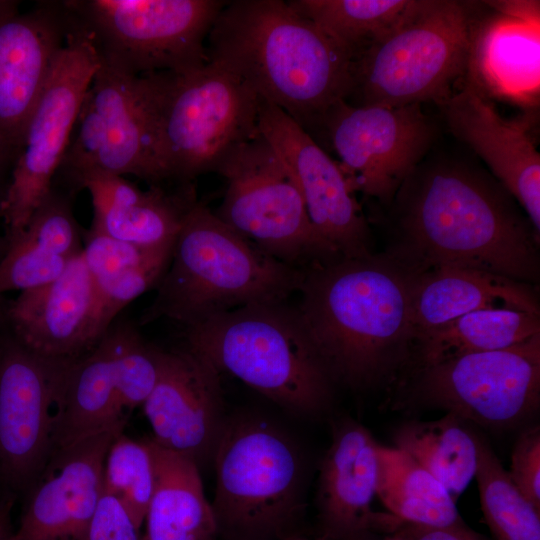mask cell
I'll use <instances>...</instances> for the list:
<instances>
[{
	"label": "cell",
	"instance_id": "cell-44",
	"mask_svg": "<svg viewBox=\"0 0 540 540\" xmlns=\"http://www.w3.org/2000/svg\"><path fill=\"white\" fill-rule=\"evenodd\" d=\"M384 540H404V539L398 534L394 533L393 536L385 538Z\"/></svg>",
	"mask_w": 540,
	"mask_h": 540
},
{
	"label": "cell",
	"instance_id": "cell-3",
	"mask_svg": "<svg viewBox=\"0 0 540 540\" xmlns=\"http://www.w3.org/2000/svg\"><path fill=\"white\" fill-rule=\"evenodd\" d=\"M206 41L208 61L307 132L350 92L351 55L288 1H226Z\"/></svg>",
	"mask_w": 540,
	"mask_h": 540
},
{
	"label": "cell",
	"instance_id": "cell-13",
	"mask_svg": "<svg viewBox=\"0 0 540 540\" xmlns=\"http://www.w3.org/2000/svg\"><path fill=\"white\" fill-rule=\"evenodd\" d=\"M76 124L77 134L55 176L61 177L67 190L77 192L80 178L92 172L133 175L153 185L165 180L139 76L100 62Z\"/></svg>",
	"mask_w": 540,
	"mask_h": 540
},
{
	"label": "cell",
	"instance_id": "cell-43",
	"mask_svg": "<svg viewBox=\"0 0 540 540\" xmlns=\"http://www.w3.org/2000/svg\"><path fill=\"white\" fill-rule=\"evenodd\" d=\"M14 503V495L5 493L0 497V540H9L12 533L10 514Z\"/></svg>",
	"mask_w": 540,
	"mask_h": 540
},
{
	"label": "cell",
	"instance_id": "cell-14",
	"mask_svg": "<svg viewBox=\"0 0 540 540\" xmlns=\"http://www.w3.org/2000/svg\"><path fill=\"white\" fill-rule=\"evenodd\" d=\"M75 359L42 356L13 335L0 340V482L6 493L29 489L50 460Z\"/></svg>",
	"mask_w": 540,
	"mask_h": 540
},
{
	"label": "cell",
	"instance_id": "cell-47",
	"mask_svg": "<svg viewBox=\"0 0 540 540\" xmlns=\"http://www.w3.org/2000/svg\"><path fill=\"white\" fill-rule=\"evenodd\" d=\"M0 219H1V212H0Z\"/></svg>",
	"mask_w": 540,
	"mask_h": 540
},
{
	"label": "cell",
	"instance_id": "cell-19",
	"mask_svg": "<svg viewBox=\"0 0 540 540\" xmlns=\"http://www.w3.org/2000/svg\"><path fill=\"white\" fill-rule=\"evenodd\" d=\"M125 425L56 450L29 488L19 526L9 540H86L103 492L106 454Z\"/></svg>",
	"mask_w": 540,
	"mask_h": 540
},
{
	"label": "cell",
	"instance_id": "cell-10",
	"mask_svg": "<svg viewBox=\"0 0 540 540\" xmlns=\"http://www.w3.org/2000/svg\"><path fill=\"white\" fill-rule=\"evenodd\" d=\"M217 173L227 186L215 214L262 251L302 271L341 258L316 232L294 176L260 132Z\"/></svg>",
	"mask_w": 540,
	"mask_h": 540
},
{
	"label": "cell",
	"instance_id": "cell-34",
	"mask_svg": "<svg viewBox=\"0 0 540 540\" xmlns=\"http://www.w3.org/2000/svg\"><path fill=\"white\" fill-rule=\"evenodd\" d=\"M116 394L121 408L143 405L152 392L160 369V348L147 343L129 324L107 331Z\"/></svg>",
	"mask_w": 540,
	"mask_h": 540
},
{
	"label": "cell",
	"instance_id": "cell-15",
	"mask_svg": "<svg viewBox=\"0 0 540 540\" xmlns=\"http://www.w3.org/2000/svg\"><path fill=\"white\" fill-rule=\"evenodd\" d=\"M321 126L352 190L384 204L393 202L434 137L421 104L353 106L342 100L326 113Z\"/></svg>",
	"mask_w": 540,
	"mask_h": 540
},
{
	"label": "cell",
	"instance_id": "cell-31",
	"mask_svg": "<svg viewBox=\"0 0 540 540\" xmlns=\"http://www.w3.org/2000/svg\"><path fill=\"white\" fill-rule=\"evenodd\" d=\"M484 519L496 540H540V510L515 486L490 444L475 434Z\"/></svg>",
	"mask_w": 540,
	"mask_h": 540
},
{
	"label": "cell",
	"instance_id": "cell-6",
	"mask_svg": "<svg viewBox=\"0 0 540 540\" xmlns=\"http://www.w3.org/2000/svg\"><path fill=\"white\" fill-rule=\"evenodd\" d=\"M165 180L189 184L217 172L259 134V98L241 79L207 61L183 72L139 75Z\"/></svg>",
	"mask_w": 540,
	"mask_h": 540
},
{
	"label": "cell",
	"instance_id": "cell-20",
	"mask_svg": "<svg viewBox=\"0 0 540 540\" xmlns=\"http://www.w3.org/2000/svg\"><path fill=\"white\" fill-rule=\"evenodd\" d=\"M378 443L361 424L338 422L320 468L317 505L325 540H368L378 530L395 532L401 521L374 512Z\"/></svg>",
	"mask_w": 540,
	"mask_h": 540
},
{
	"label": "cell",
	"instance_id": "cell-41",
	"mask_svg": "<svg viewBox=\"0 0 540 540\" xmlns=\"http://www.w3.org/2000/svg\"><path fill=\"white\" fill-rule=\"evenodd\" d=\"M491 10L518 19L540 21V2L535 0L485 1Z\"/></svg>",
	"mask_w": 540,
	"mask_h": 540
},
{
	"label": "cell",
	"instance_id": "cell-24",
	"mask_svg": "<svg viewBox=\"0 0 540 540\" xmlns=\"http://www.w3.org/2000/svg\"><path fill=\"white\" fill-rule=\"evenodd\" d=\"M80 189H86L91 196V227L144 248L173 243L187 210L196 200L190 185L174 194L156 185L141 190L122 176L100 172L80 178L76 190Z\"/></svg>",
	"mask_w": 540,
	"mask_h": 540
},
{
	"label": "cell",
	"instance_id": "cell-25",
	"mask_svg": "<svg viewBox=\"0 0 540 540\" xmlns=\"http://www.w3.org/2000/svg\"><path fill=\"white\" fill-rule=\"evenodd\" d=\"M492 308L540 314L536 292L529 283L459 267L420 271L412 294L414 339L460 316Z\"/></svg>",
	"mask_w": 540,
	"mask_h": 540
},
{
	"label": "cell",
	"instance_id": "cell-39",
	"mask_svg": "<svg viewBox=\"0 0 540 540\" xmlns=\"http://www.w3.org/2000/svg\"><path fill=\"white\" fill-rule=\"evenodd\" d=\"M140 529L115 497L102 492L86 540H141Z\"/></svg>",
	"mask_w": 540,
	"mask_h": 540
},
{
	"label": "cell",
	"instance_id": "cell-29",
	"mask_svg": "<svg viewBox=\"0 0 540 540\" xmlns=\"http://www.w3.org/2000/svg\"><path fill=\"white\" fill-rule=\"evenodd\" d=\"M376 496L404 523L429 527L464 525L446 488L406 452L378 444Z\"/></svg>",
	"mask_w": 540,
	"mask_h": 540
},
{
	"label": "cell",
	"instance_id": "cell-38",
	"mask_svg": "<svg viewBox=\"0 0 540 540\" xmlns=\"http://www.w3.org/2000/svg\"><path fill=\"white\" fill-rule=\"evenodd\" d=\"M512 482L540 510V428L530 427L517 438L511 453Z\"/></svg>",
	"mask_w": 540,
	"mask_h": 540
},
{
	"label": "cell",
	"instance_id": "cell-7",
	"mask_svg": "<svg viewBox=\"0 0 540 540\" xmlns=\"http://www.w3.org/2000/svg\"><path fill=\"white\" fill-rule=\"evenodd\" d=\"M474 2L411 0L378 39L351 63L353 106L441 105L464 81L470 34L478 15Z\"/></svg>",
	"mask_w": 540,
	"mask_h": 540
},
{
	"label": "cell",
	"instance_id": "cell-22",
	"mask_svg": "<svg viewBox=\"0 0 540 540\" xmlns=\"http://www.w3.org/2000/svg\"><path fill=\"white\" fill-rule=\"evenodd\" d=\"M96 288L82 255L52 282L20 292L7 316L12 335L42 356L75 359L96 344Z\"/></svg>",
	"mask_w": 540,
	"mask_h": 540
},
{
	"label": "cell",
	"instance_id": "cell-40",
	"mask_svg": "<svg viewBox=\"0 0 540 540\" xmlns=\"http://www.w3.org/2000/svg\"><path fill=\"white\" fill-rule=\"evenodd\" d=\"M394 533L404 540H482L465 524L449 527H429L403 522Z\"/></svg>",
	"mask_w": 540,
	"mask_h": 540
},
{
	"label": "cell",
	"instance_id": "cell-5",
	"mask_svg": "<svg viewBox=\"0 0 540 540\" xmlns=\"http://www.w3.org/2000/svg\"><path fill=\"white\" fill-rule=\"evenodd\" d=\"M184 347L293 413L316 415L332 400L334 384L286 302L242 306L187 326Z\"/></svg>",
	"mask_w": 540,
	"mask_h": 540
},
{
	"label": "cell",
	"instance_id": "cell-18",
	"mask_svg": "<svg viewBox=\"0 0 540 540\" xmlns=\"http://www.w3.org/2000/svg\"><path fill=\"white\" fill-rule=\"evenodd\" d=\"M152 440L198 468L213 461L224 430L220 372L187 349L160 350L157 382L143 403Z\"/></svg>",
	"mask_w": 540,
	"mask_h": 540
},
{
	"label": "cell",
	"instance_id": "cell-4",
	"mask_svg": "<svg viewBox=\"0 0 540 540\" xmlns=\"http://www.w3.org/2000/svg\"><path fill=\"white\" fill-rule=\"evenodd\" d=\"M303 278L302 270L265 253L195 200L142 323L165 317L187 327L242 306L285 303Z\"/></svg>",
	"mask_w": 540,
	"mask_h": 540
},
{
	"label": "cell",
	"instance_id": "cell-42",
	"mask_svg": "<svg viewBox=\"0 0 540 540\" xmlns=\"http://www.w3.org/2000/svg\"><path fill=\"white\" fill-rule=\"evenodd\" d=\"M17 156L14 150L0 141V212Z\"/></svg>",
	"mask_w": 540,
	"mask_h": 540
},
{
	"label": "cell",
	"instance_id": "cell-33",
	"mask_svg": "<svg viewBox=\"0 0 540 540\" xmlns=\"http://www.w3.org/2000/svg\"><path fill=\"white\" fill-rule=\"evenodd\" d=\"M155 486L150 440L136 441L120 433L105 457L102 489L115 497L141 528Z\"/></svg>",
	"mask_w": 540,
	"mask_h": 540
},
{
	"label": "cell",
	"instance_id": "cell-8",
	"mask_svg": "<svg viewBox=\"0 0 540 540\" xmlns=\"http://www.w3.org/2000/svg\"><path fill=\"white\" fill-rule=\"evenodd\" d=\"M213 462L218 540L293 538L303 465L286 434L261 419L226 421Z\"/></svg>",
	"mask_w": 540,
	"mask_h": 540
},
{
	"label": "cell",
	"instance_id": "cell-11",
	"mask_svg": "<svg viewBox=\"0 0 540 540\" xmlns=\"http://www.w3.org/2000/svg\"><path fill=\"white\" fill-rule=\"evenodd\" d=\"M69 15L65 44L27 122L1 205L7 243L21 234L52 189L85 93L100 65L90 34Z\"/></svg>",
	"mask_w": 540,
	"mask_h": 540
},
{
	"label": "cell",
	"instance_id": "cell-2",
	"mask_svg": "<svg viewBox=\"0 0 540 540\" xmlns=\"http://www.w3.org/2000/svg\"><path fill=\"white\" fill-rule=\"evenodd\" d=\"M296 310L333 384L374 387L410 361L412 294L420 272L391 253L307 268Z\"/></svg>",
	"mask_w": 540,
	"mask_h": 540
},
{
	"label": "cell",
	"instance_id": "cell-21",
	"mask_svg": "<svg viewBox=\"0 0 540 540\" xmlns=\"http://www.w3.org/2000/svg\"><path fill=\"white\" fill-rule=\"evenodd\" d=\"M442 107L451 132L486 163L539 234L540 154L527 117H502L490 99L465 80Z\"/></svg>",
	"mask_w": 540,
	"mask_h": 540
},
{
	"label": "cell",
	"instance_id": "cell-27",
	"mask_svg": "<svg viewBox=\"0 0 540 540\" xmlns=\"http://www.w3.org/2000/svg\"><path fill=\"white\" fill-rule=\"evenodd\" d=\"M121 423H126V413L117 398L110 343L105 334L90 351L76 358L68 370L59 405L54 452Z\"/></svg>",
	"mask_w": 540,
	"mask_h": 540
},
{
	"label": "cell",
	"instance_id": "cell-35",
	"mask_svg": "<svg viewBox=\"0 0 540 540\" xmlns=\"http://www.w3.org/2000/svg\"><path fill=\"white\" fill-rule=\"evenodd\" d=\"M173 244L162 247L108 283L95 287L97 299L93 333L97 343L125 306L151 288H156L170 263Z\"/></svg>",
	"mask_w": 540,
	"mask_h": 540
},
{
	"label": "cell",
	"instance_id": "cell-17",
	"mask_svg": "<svg viewBox=\"0 0 540 540\" xmlns=\"http://www.w3.org/2000/svg\"><path fill=\"white\" fill-rule=\"evenodd\" d=\"M69 28L63 1L20 12L18 1L0 0V141L17 155Z\"/></svg>",
	"mask_w": 540,
	"mask_h": 540
},
{
	"label": "cell",
	"instance_id": "cell-16",
	"mask_svg": "<svg viewBox=\"0 0 540 540\" xmlns=\"http://www.w3.org/2000/svg\"><path fill=\"white\" fill-rule=\"evenodd\" d=\"M258 129L294 176L323 240L341 258L372 254L367 221L339 164L289 115L261 99Z\"/></svg>",
	"mask_w": 540,
	"mask_h": 540
},
{
	"label": "cell",
	"instance_id": "cell-32",
	"mask_svg": "<svg viewBox=\"0 0 540 540\" xmlns=\"http://www.w3.org/2000/svg\"><path fill=\"white\" fill-rule=\"evenodd\" d=\"M411 0H290L352 57L382 36Z\"/></svg>",
	"mask_w": 540,
	"mask_h": 540
},
{
	"label": "cell",
	"instance_id": "cell-12",
	"mask_svg": "<svg viewBox=\"0 0 540 540\" xmlns=\"http://www.w3.org/2000/svg\"><path fill=\"white\" fill-rule=\"evenodd\" d=\"M411 397L462 421L508 429L540 403V334L520 344L415 368Z\"/></svg>",
	"mask_w": 540,
	"mask_h": 540
},
{
	"label": "cell",
	"instance_id": "cell-28",
	"mask_svg": "<svg viewBox=\"0 0 540 540\" xmlns=\"http://www.w3.org/2000/svg\"><path fill=\"white\" fill-rule=\"evenodd\" d=\"M540 334V314L505 308L460 316L414 339L410 360L416 368L453 357L505 349Z\"/></svg>",
	"mask_w": 540,
	"mask_h": 540
},
{
	"label": "cell",
	"instance_id": "cell-23",
	"mask_svg": "<svg viewBox=\"0 0 540 540\" xmlns=\"http://www.w3.org/2000/svg\"><path fill=\"white\" fill-rule=\"evenodd\" d=\"M485 97L534 108L540 92V21L477 15L464 79Z\"/></svg>",
	"mask_w": 540,
	"mask_h": 540
},
{
	"label": "cell",
	"instance_id": "cell-37",
	"mask_svg": "<svg viewBox=\"0 0 540 540\" xmlns=\"http://www.w3.org/2000/svg\"><path fill=\"white\" fill-rule=\"evenodd\" d=\"M162 247H140L90 226L83 234L81 255L95 287H100L138 266Z\"/></svg>",
	"mask_w": 540,
	"mask_h": 540
},
{
	"label": "cell",
	"instance_id": "cell-45",
	"mask_svg": "<svg viewBox=\"0 0 540 540\" xmlns=\"http://www.w3.org/2000/svg\"><path fill=\"white\" fill-rule=\"evenodd\" d=\"M289 540H307V539H303V538H298V537H293ZM321 540H325V539H321Z\"/></svg>",
	"mask_w": 540,
	"mask_h": 540
},
{
	"label": "cell",
	"instance_id": "cell-46",
	"mask_svg": "<svg viewBox=\"0 0 540 540\" xmlns=\"http://www.w3.org/2000/svg\"><path fill=\"white\" fill-rule=\"evenodd\" d=\"M0 320H1V305H0Z\"/></svg>",
	"mask_w": 540,
	"mask_h": 540
},
{
	"label": "cell",
	"instance_id": "cell-36",
	"mask_svg": "<svg viewBox=\"0 0 540 540\" xmlns=\"http://www.w3.org/2000/svg\"><path fill=\"white\" fill-rule=\"evenodd\" d=\"M7 245L0 261V295L48 284L57 279L73 260L56 255L22 235Z\"/></svg>",
	"mask_w": 540,
	"mask_h": 540
},
{
	"label": "cell",
	"instance_id": "cell-1",
	"mask_svg": "<svg viewBox=\"0 0 540 540\" xmlns=\"http://www.w3.org/2000/svg\"><path fill=\"white\" fill-rule=\"evenodd\" d=\"M393 202L397 244L389 253L417 270L459 267L529 284L538 279L539 234L484 170L458 161L419 164Z\"/></svg>",
	"mask_w": 540,
	"mask_h": 540
},
{
	"label": "cell",
	"instance_id": "cell-30",
	"mask_svg": "<svg viewBox=\"0 0 540 540\" xmlns=\"http://www.w3.org/2000/svg\"><path fill=\"white\" fill-rule=\"evenodd\" d=\"M457 416L412 420L393 435L395 447L403 450L432 474L456 502L475 478L477 446L475 433Z\"/></svg>",
	"mask_w": 540,
	"mask_h": 540
},
{
	"label": "cell",
	"instance_id": "cell-26",
	"mask_svg": "<svg viewBox=\"0 0 540 540\" xmlns=\"http://www.w3.org/2000/svg\"><path fill=\"white\" fill-rule=\"evenodd\" d=\"M150 440L155 486L141 540H218L198 466Z\"/></svg>",
	"mask_w": 540,
	"mask_h": 540
},
{
	"label": "cell",
	"instance_id": "cell-9",
	"mask_svg": "<svg viewBox=\"0 0 540 540\" xmlns=\"http://www.w3.org/2000/svg\"><path fill=\"white\" fill-rule=\"evenodd\" d=\"M101 63L133 76L204 65L205 42L226 1L64 0Z\"/></svg>",
	"mask_w": 540,
	"mask_h": 540
}]
</instances>
